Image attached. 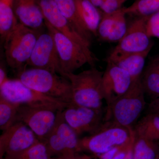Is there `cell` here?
I'll use <instances>...</instances> for the list:
<instances>
[{
    "label": "cell",
    "instance_id": "6da1fadb",
    "mask_svg": "<svg viewBox=\"0 0 159 159\" xmlns=\"http://www.w3.org/2000/svg\"><path fill=\"white\" fill-rule=\"evenodd\" d=\"M18 77L25 85L41 93L68 104L73 103L70 82L57 73L31 68L19 72Z\"/></svg>",
    "mask_w": 159,
    "mask_h": 159
},
{
    "label": "cell",
    "instance_id": "7a4b0ae2",
    "mask_svg": "<svg viewBox=\"0 0 159 159\" xmlns=\"http://www.w3.org/2000/svg\"><path fill=\"white\" fill-rule=\"evenodd\" d=\"M134 138L133 128L104 121L94 133L79 139V151L89 152L97 157L117 146L133 141Z\"/></svg>",
    "mask_w": 159,
    "mask_h": 159
},
{
    "label": "cell",
    "instance_id": "3957f363",
    "mask_svg": "<svg viewBox=\"0 0 159 159\" xmlns=\"http://www.w3.org/2000/svg\"><path fill=\"white\" fill-rule=\"evenodd\" d=\"M145 97L141 78L133 82L125 94L110 107H106L104 121L133 128L147 107Z\"/></svg>",
    "mask_w": 159,
    "mask_h": 159
},
{
    "label": "cell",
    "instance_id": "277c9868",
    "mask_svg": "<svg viewBox=\"0 0 159 159\" xmlns=\"http://www.w3.org/2000/svg\"><path fill=\"white\" fill-rule=\"evenodd\" d=\"M103 73L93 67L79 74H64L71 83L73 103L92 108H102Z\"/></svg>",
    "mask_w": 159,
    "mask_h": 159
},
{
    "label": "cell",
    "instance_id": "5b68a950",
    "mask_svg": "<svg viewBox=\"0 0 159 159\" xmlns=\"http://www.w3.org/2000/svg\"><path fill=\"white\" fill-rule=\"evenodd\" d=\"M45 24L47 30L54 38L62 76L65 74L74 73L85 64L94 66L97 60L90 49L73 41L46 21Z\"/></svg>",
    "mask_w": 159,
    "mask_h": 159
},
{
    "label": "cell",
    "instance_id": "8992f818",
    "mask_svg": "<svg viewBox=\"0 0 159 159\" xmlns=\"http://www.w3.org/2000/svg\"><path fill=\"white\" fill-rule=\"evenodd\" d=\"M40 33L18 23L3 43L6 62L10 68L18 72L25 69Z\"/></svg>",
    "mask_w": 159,
    "mask_h": 159
},
{
    "label": "cell",
    "instance_id": "52a82bcc",
    "mask_svg": "<svg viewBox=\"0 0 159 159\" xmlns=\"http://www.w3.org/2000/svg\"><path fill=\"white\" fill-rule=\"evenodd\" d=\"M79 139L75 131L66 122L62 110L57 111L53 129L43 142L51 157L76 159L79 151Z\"/></svg>",
    "mask_w": 159,
    "mask_h": 159
},
{
    "label": "cell",
    "instance_id": "ba28073f",
    "mask_svg": "<svg viewBox=\"0 0 159 159\" xmlns=\"http://www.w3.org/2000/svg\"><path fill=\"white\" fill-rule=\"evenodd\" d=\"M0 96L19 105L50 107L57 111L63 110L70 104L41 93L18 79H9L0 87Z\"/></svg>",
    "mask_w": 159,
    "mask_h": 159
},
{
    "label": "cell",
    "instance_id": "9c48e42d",
    "mask_svg": "<svg viewBox=\"0 0 159 159\" xmlns=\"http://www.w3.org/2000/svg\"><path fill=\"white\" fill-rule=\"evenodd\" d=\"M106 109H94L70 103L62 110L63 116L77 135H89L98 130L104 122Z\"/></svg>",
    "mask_w": 159,
    "mask_h": 159
},
{
    "label": "cell",
    "instance_id": "30bf717a",
    "mask_svg": "<svg viewBox=\"0 0 159 159\" xmlns=\"http://www.w3.org/2000/svg\"><path fill=\"white\" fill-rule=\"evenodd\" d=\"M40 142L34 133L25 124L15 122L4 131L0 137L1 159L16 156Z\"/></svg>",
    "mask_w": 159,
    "mask_h": 159
},
{
    "label": "cell",
    "instance_id": "8fae6325",
    "mask_svg": "<svg viewBox=\"0 0 159 159\" xmlns=\"http://www.w3.org/2000/svg\"><path fill=\"white\" fill-rule=\"evenodd\" d=\"M58 111L50 107L19 105L16 122L25 124L40 142H43L54 128Z\"/></svg>",
    "mask_w": 159,
    "mask_h": 159
},
{
    "label": "cell",
    "instance_id": "7c38bea8",
    "mask_svg": "<svg viewBox=\"0 0 159 159\" xmlns=\"http://www.w3.org/2000/svg\"><path fill=\"white\" fill-rule=\"evenodd\" d=\"M27 65L31 68L45 69L62 76L54 38L48 30L47 32L40 34Z\"/></svg>",
    "mask_w": 159,
    "mask_h": 159
},
{
    "label": "cell",
    "instance_id": "4fadbf2b",
    "mask_svg": "<svg viewBox=\"0 0 159 159\" xmlns=\"http://www.w3.org/2000/svg\"><path fill=\"white\" fill-rule=\"evenodd\" d=\"M107 63L102 76V89L106 107H109L128 91L133 81L127 72L113 63Z\"/></svg>",
    "mask_w": 159,
    "mask_h": 159
},
{
    "label": "cell",
    "instance_id": "5bb4252c",
    "mask_svg": "<svg viewBox=\"0 0 159 159\" xmlns=\"http://www.w3.org/2000/svg\"><path fill=\"white\" fill-rule=\"evenodd\" d=\"M148 17H139L128 26L127 31L111 52L114 53H140L152 49L153 44L147 33Z\"/></svg>",
    "mask_w": 159,
    "mask_h": 159
},
{
    "label": "cell",
    "instance_id": "9a60e30c",
    "mask_svg": "<svg viewBox=\"0 0 159 159\" xmlns=\"http://www.w3.org/2000/svg\"><path fill=\"white\" fill-rule=\"evenodd\" d=\"M45 21L77 43L90 49L91 43L82 37L60 11L53 0H39Z\"/></svg>",
    "mask_w": 159,
    "mask_h": 159
},
{
    "label": "cell",
    "instance_id": "2e32d148",
    "mask_svg": "<svg viewBox=\"0 0 159 159\" xmlns=\"http://www.w3.org/2000/svg\"><path fill=\"white\" fill-rule=\"evenodd\" d=\"M125 7L107 14H102L97 36L102 41L118 43L125 35L127 29Z\"/></svg>",
    "mask_w": 159,
    "mask_h": 159
},
{
    "label": "cell",
    "instance_id": "e0dca14e",
    "mask_svg": "<svg viewBox=\"0 0 159 159\" xmlns=\"http://www.w3.org/2000/svg\"><path fill=\"white\" fill-rule=\"evenodd\" d=\"M15 14L23 25L40 31L46 27L39 0H14Z\"/></svg>",
    "mask_w": 159,
    "mask_h": 159
},
{
    "label": "cell",
    "instance_id": "ac0fdd59",
    "mask_svg": "<svg viewBox=\"0 0 159 159\" xmlns=\"http://www.w3.org/2000/svg\"><path fill=\"white\" fill-rule=\"evenodd\" d=\"M151 49L140 53L129 54L111 52L106 61L115 64L127 72L134 82L142 77L146 57Z\"/></svg>",
    "mask_w": 159,
    "mask_h": 159
},
{
    "label": "cell",
    "instance_id": "d6986e66",
    "mask_svg": "<svg viewBox=\"0 0 159 159\" xmlns=\"http://www.w3.org/2000/svg\"><path fill=\"white\" fill-rule=\"evenodd\" d=\"M141 80L145 95L151 101L159 97V54L151 58Z\"/></svg>",
    "mask_w": 159,
    "mask_h": 159
},
{
    "label": "cell",
    "instance_id": "ffe728a7",
    "mask_svg": "<svg viewBox=\"0 0 159 159\" xmlns=\"http://www.w3.org/2000/svg\"><path fill=\"white\" fill-rule=\"evenodd\" d=\"M65 17L70 22L79 34L91 43L93 34L89 31L77 11L75 0H53Z\"/></svg>",
    "mask_w": 159,
    "mask_h": 159
},
{
    "label": "cell",
    "instance_id": "44dd1931",
    "mask_svg": "<svg viewBox=\"0 0 159 159\" xmlns=\"http://www.w3.org/2000/svg\"><path fill=\"white\" fill-rule=\"evenodd\" d=\"M77 11L89 31L97 37V30L102 18V14L89 0H75Z\"/></svg>",
    "mask_w": 159,
    "mask_h": 159
},
{
    "label": "cell",
    "instance_id": "7402d4cb",
    "mask_svg": "<svg viewBox=\"0 0 159 159\" xmlns=\"http://www.w3.org/2000/svg\"><path fill=\"white\" fill-rule=\"evenodd\" d=\"M18 23L15 14L14 0H0V34L3 43Z\"/></svg>",
    "mask_w": 159,
    "mask_h": 159
},
{
    "label": "cell",
    "instance_id": "603a6c76",
    "mask_svg": "<svg viewBox=\"0 0 159 159\" xmlns=\"http://www.w3.org/2000/svg\"><path fill=\"white\" fill-rule=\"evenodd\" d=\"M132 154L133 159H156L159 157V142L134 134Z\"/></svg>",
    "mask_w": 159,
    "mask_h": 159
},
{
    "label": "cell",
    "instance_id": "cb8c5ba5",
    "mask_svg": "<svg viewBox=\"0 0 159 159\" xmlns=\"http://www.w3.org/2000/svg\"><path fill=\"white\" fill-rule=\"evenodd\" d=\"M134 133L159 142V114H145L133 127Z\"/></svg>",
    "mask_w": 159,
    "mask_h": 159
},
{
    "label": "cell",
    "instance_id": "d4e9b609",
    "mask_svg": "<svg viewBox=\"0 0 159 159\" xmlns=\"http://www.w3.org/2000/svg\"><path fill=\"white\" fill-rule=\"evenodd\" d=\"M126 14L138 17H149L159 11V0H137L128 7H125Z\"/></svg>",
    "mask_w": 159,
    "mask_h": 159
},
{
    "label": "cell",
    "instance_id": "484cf974",
    "mask_svg": "<svg viewBox=\"0 0 159 159\" xmlns=\"http://www.w3.org/2000/svg\"><path fill=\"white\" fill-rule=\"evenodd\" d=\"M19 104L0 96V129L6 130L16 122Z\"/></svg>",
    "mask_w": 159,
    "mask_h": 159
},
{
    "label": "cell",
    "instance_id": "4316f807",
    "mask_svg": "<svg viewBox=\"0 0 159 159\" xmlns=\"http://www.w3.org/2000/svg\"><path fill=\"white\" fill-rule=\"evenodd\" d=\"M45 144L40 142L16 156L9 159H50Z\"/></svg>",
    "mask_w": 159,
    "mask_h": 159
},
{
    "label": "cell",
    "instance_id": "83f0119b",
    "mask_svg": "<svg viewBox=\"0 0 159 159\" xmlns=\"http://www.w3.org/2000/svg\"><path fill=\"white\" fill-rule=\"evenodd\" d=\"M134 142V140L124 145L117 146L97 158L98 159H124L132 150Z\"/></svg>",
    "mask_w": 159,
    "mask_h": 159
},
{
    "label": "cell",
    "instance_id": "f1b7e54d",
    "mask_svg": "<svg viewBox=\"0 0 159 159\" xmlns=\"http://www.w3.org/2000/svg\"><path fill=\"white\" fill-rule=\"evenodd\" d=\"M127 0H103L98 9L102 14L113 13L122 8Z\"/></svg>",
    "mask_w": 159,
    "mask_h": 159
},
{
    "label": "cell",
    "instance_id": "f546056e",
    "mask_svg": "<svg viewBox=\"0 0 159 159\" xmlns=\"http://www.w3.org/2000/svg\"><path fill=\"white\" fill-rule=\"evenodd\" d=\"M146 29L149 37L159 39V11L148 17Z\"/></svg>",
    "mask_w": 159,
    "mask_h": 159
},
{
    "label": "cell",
    "instance_id": "4dcf8cb0",
    "mask_svg": "<svg viewBox=\"0 0 159 159\" xmlns=\"http://www.w3.org/2000/svg\"><path fill=\"white\" fill-rule=\"evenodd\" d=\"M159 97L152 100L147 105L145 111V114L159 113Z\"/></svg>",
    "mask_w": 159,
    "mask_h": 159
},
{
    "label": "cell",
    "instance_id": "1f68e13d",
    "mask_svg": "<svg viewBox=\"0 0 159 159\" xmlns=\"http://www.w3.org/2000/svg\"><path fill=\"white\" fill-rule=\"evenodd\" d=\"M9 79V78L7 77L6 68L1 63L0 67V87L2 86Z\"/></svg>",
    "mask_w": 159,
    "mask_h": 159
},
{
    "label": "cell",
    "instance_id": "d6a6232c",
    "mask_svg": "<svg viewBox=\"0 0 159 159\" xmlns=\"http://www.w3.org/2000/svg\"><path fill=\"white\" fill-rule=\"evenodd\" d=\"M76 159H98L95 158L94 157L91 156L87 155H80L78 154Z\"/></svg>",
    "mask_w": 159,
    "mask_h": 159
},
{
    "label": "cell",
    "instance_id": "836d02e7",
    "mask_svg": "<svg viewBox=\"0 0 159 159\" xmlns=\"http://www.w3.org/2000/svg\"><path fill=\"white\" fill-rule=\"evenodd\" d=\"M124 159H133V158L132 150L129 152V153L127 155V156L125 157Z\"/></svg>",
    "mask_w": 159,
    "mask_h": 159
},
{
    "label": "cell",
    "instance_id": "e575fe53",
    "mask_svg": "<svg viewBox=\"0 0 159 159\" xmlns=\"http://www.w3.org/2000/svg\"><path fill=\"white\" fill-rule=\"evenodd\" d=\"M61 159V158H55V159Z\"/></svg>",
    "mask_w": 159,
    "mask_h": 159
},
{
    "label": "cell",
    "instance_id": "d590c367",
    "mask_svg": "<svg viewBox=\"0 0 159 159\" xmlns=\"http://www.w3.org/2000/svg\"><path fill=\"white\" fill-rule=\"evenodd\" d=\"M156 159H159V157H158Z\"/></svg>",
    "mask_w": 159,
    "mask_h": 159
},
{
    "label": "cell",
    "instance_id": "8d00e7d4",
    "mask_svg": "<svg viewBox=\"0 0 159 159\" xmlns=\"http://www.w3.org/2000/svg\"><path fill=\"white\" fill-rule=\"evenodd\" d=\"M158 114H159V113H158Z\"/></svg>",
    "mask_w": 159,
    "mask_h": 159
}]
</instances>
